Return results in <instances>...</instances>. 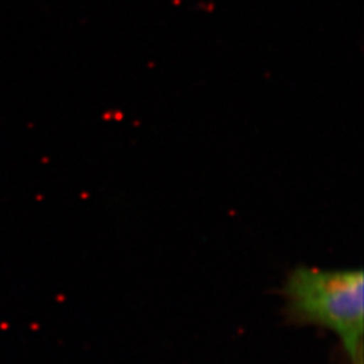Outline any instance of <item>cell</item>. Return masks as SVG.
I'll return each mask as SVG.
<instances>
[{
    "label": "cell",
    "mask_w": 364,
    "mask_h": 364,
    "mask_svg": "<svg viewBox=\"0 0 364 364\" xmlns=\"http://www.w3.org/2000/svg\"><path fill=\"white\" fill-rule=\"evenodd\" d=\"M363 284L360 269L296 267L281 289L287 323L326 328L338 336L351 363L359 362L363 359Z\"/></svg>",
    "instance_id": "obj_1"
},
{
    "label": "cell",
    "mask_w": 364,
    "mask_h": 364,
    "mask_svg": "<svg viewBox=\"0 0 364 364\" xmlns=\"http://www.w3.org/2000/svg\"><path fill=\"white\" fill-rule=\"evenodd\" d=\"M356 364H363V360H359Z\"/></svg>",
    "instance_id": "obj_2"
}]
</instances>
